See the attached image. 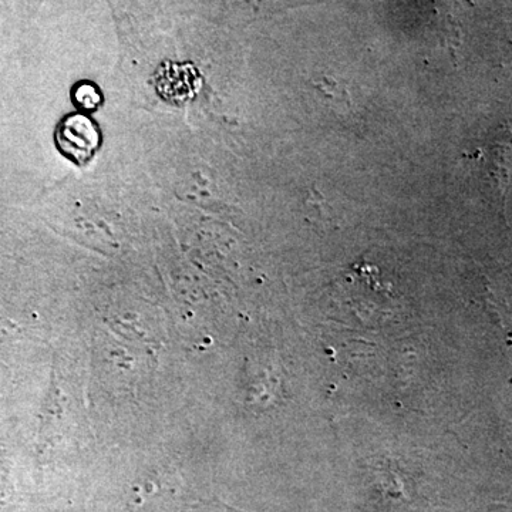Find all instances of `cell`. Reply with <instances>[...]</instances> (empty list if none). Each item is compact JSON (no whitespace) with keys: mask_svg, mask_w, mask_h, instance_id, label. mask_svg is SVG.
<instances>
[{"mask_svg":"<svg viewBox=\"0 0 512 512\" xmlns=\"http://www.w3.org/2000/svg\"><path fill=\"white\" fill-rule=\"evenodd\" d=\"M57 147L80 167L92 161L101 144L99 127L84 114H70L56 128Z\"/></svg>","mask_w":512,"mask_h":512,"instance_id":"1","label":"cell"},{"mask_svg":"<svg viewBox=\"0 0 512 512\" xmlns=\"http://www.w3.org/2000/svg\"><path fill=\"white\" fill-rule=\"evenodd\" d=\"M74 104L82 111L94 113L103 104V94L92 82H80L73 89Z\"/></svg>","mask_w":512,"mask_h":512,"instance_id":"2","label":"cell"}]
</instances>
